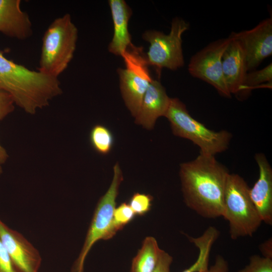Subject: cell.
Segmentation results:
<instances>
[{
  "label": "cell",
  "mask_w": 272,
  "mask_h": 272,
  "mask_svg": "<svg viewBox=\"0 0 272 272\" xmlns=\"http://www.w3.org/2000/svg\"><path fill=\"white\" fill-rule=\"evenodd\" d=\"M262 256L272 259V239L269 238L259 245Z\"/></svg>",
  "instance_id": "obj_28"
},
{
  "label": "cell",
  "mask_w": 272,
  "mask_h": 272,
  "mask_svg": "<svg viewBox=\"0 0 272 272\" xmlns=\"http://www.w3.org/2000/svg\"><path fill=\"white\" fill-rule=\"evenodd\" d=\"M220 235L215 227H208L199 237H188L190 242L198 248L199 253L196 260L188 268L181 272H200L207 269L212 247Z\"/></svg>",
  "instance_id": "obj_17"
},
{
  "label": "cell",
  "mask_w": 272,
  "mask_h": 272,
  "mask_svg": "<svg viewBox=\"0 0 272 272\" xmlns=\"http://www.w3.org/2000/svg\"><path fill=\"white\" fill-rule=\"evenodd\" d=\"M229 269V264L227 261L223 256L218 255L216 257L214 264L207 269L200 272H228Z\"/></svg>",
  "instance_id": "obj_27"
},
{
  "label": "cell",
  "mask_w": 272,
  "mask_h": 272,
  "mask_svg": "<svg viewBox=\"0 0 272 272\" xmlns=\"http://www.w3.org/2000/svg\"><path fill=\"white\" fill-rule=\"evenodd\" d=\"M89 140L94 150L101 155H107L114 145V137L110 130L102 124H96L91 129Z\"/></svg>",
  "instance_id": "obj_19"
},
{
  "label": "cell",
  "mask_w": 272,
  "mask_h": 272,
  "mask_svg": "<svg viewBox=\"0 0 272 272\" xmlns=\"http://www.w3.org/2000/svg\"><path fill=\"white\" fill-rule=\"evenodd\" d=\"M0 240L17 272H38L41 263L39 251L20 232L0 219Z\"/></svg>",
  "instance_id": "obj_11"
},
{
  "label": "cell",
  "mask_w": 272,
  "mask_h": 272,
  "mask_svg": "<svg viewBox=\"0 0 272 272\" xmlns=\"http://www.w3.org/2000/svg\"><path fill=\"white\" fill-rule=\"evenodd\" d=\"M135 215L128 203L122 202L115 207L110 229L106 240L112 238L120 230L132 221Z\"/></svg>",
  "instance_id": "obj_20"
},
{
  "label": "cell",
  "mask_w": 272,
  "mask_h": 272,
  "mask_svg": "<svg viewBox=\"0 0 272 272\" xmlns=\"http://www.w3.org/2000/svg\"><path fill=\"white\" fill-rule=\"evenodd\" d=\"M14 101L10 95L0 91V121L14 111Z\"/></svg>",
  "instance_id": "obj_24"
},
{
  "label": "cell",
  "mask_w": 272,
  "mask_h": 272,
  "mask_svg": "<svg viewBox=\"0 0 272 272\" xmlns=\"http://www.w3.org/2000/svg\"><path fill=\"white\" fill-rule=\"evenodd\" d=\"M113 173L108 189L97 204L83 247L71 272H83L85 260L94 244L99 240H106L116 207L119 187L123 180L122 171L117 163L113 167Z\"/></svg>",
  "instance_id": "obj_8"
},
{
  "label": "cell",
  "mask_w": 272,
  "mask_h": 272,
  "mask_svg": "<svg viewBox=\"0 0 272 272\" xmlns=\"http://www.w3.org/2000/svg\"><path fill=\"white\" fill-rule=\"evenodd\" d=\"M0 272H17L6 249L0 240Z\"/></svg>",
  "instance_id": "obj_25"
},
{
  "label": "cell",
  "mask_w": 272,
  "mask_h": 272,
  "mask_svg": "<svg viewBox=\"0 0 272 272\" xmlns=\"http://www.w3.org/2000/svg\"><path fill=\"white\" fill-rule=\"evenodd\" d=\"M9 157L6 150L0 144V165L4 164Z\"/></svg>",
  "instance_id": "obj_29"
},
{
  "label": "cell",
  "mask_w": 272,
  "mask_h": 272,
  "mask_svg": "<svg viewBox=\"0 0 272 272\" xmlns=\"http://www.w3.org/2000/svg\"><path fill=\"white\" fill-rule=\"evenodd\" d=\"M272 65L271 63L258 71L248 72L242 88L241 93H249L251 90L262 85L264 83L271 85Z\"/></svg>",
  "instance_id": "obj_21"
},
{
  "label": "cell",
  "mask_w": 272,
  "mask_h": 272,
  "mask_svg": "<svg viewBox=\"0 0 272 272\" xmlns=\"http://www.w3.org/2000/svg\"><path fill=\"white\" fill-rule=\"evenodd\" d=\"M229 173L215 156L200 153L194 160L182 163L179 175L186 205L205 218L222 217Z\"/></svg>",
  "instance_id": "obj_1"
},
{
  "label": "cell",
  "mask_w": 272,
  "mask_h": 272,
  "mask_svg": "<svg viewBox=\"0 0 272 272\" xmlns=\"http://www.w3.org/2000/svg\"><path fill=\"white\" fill-rule=\"evenodd\" d=\"M169 121L173 134L191 141L200 149V153L215 156L225 151L231 139L226 130H212L193 118L179 99H170L164 116Z\"/></svg>",
  "instance_id": "obj_5"
},
{
  "label": "cell",
  "mask_w": 272,
  "mask_h": 272,
  "mask_svg": "<svg viewBox=\"0 0 272 272\" xmlns=\"http://www.w3.org/2000/svg\"><path fill=\"white\" fill-rule=\"evenodd\" d=\"M162 251L155 238L147 237L132 260L130 272H153Z\"/></svg>",
  "instance_id": "obj_18"
},
{
  "label": "cell",
  "mask_w": 272,
  "mask_h": 272,
  "mask_svg": "<svg viewBox=\"0 0 272 272\" xmlns=\"http://www.w3.org/2000/svg\"><path fill=\"white\" fill-rule=\"evenodd\" d=\"M125 67L119 68L120 90L127 109L135 117L151 82V77L146 54L141 47L133 44L122 56Z\"/></svg>",
  "instance_id": "obj_7"
},
{
  "label": "cell",
  "mask_w": 272,
  "mask_h": 272,
  "mask_svg": "<svg viewBox=\"0 0 272 272\" xmlns=\"http://www.w3.org/2000/svg\"><path fill=\"white\" fill-rule=\"evenodd\" d=\"M249 187L237 174L229 173L226 183L223 217L227 221L230 238L252 236L262 221L251 199Z\"/></svg>",
  "instance_id": "obj_4"
},
{
  "label": "cell",
  "mask_w": 272,
  "mask_h": 272,
  "mask_svg": "<svg viewBox=\"0 0 272 272\" xmlns=\"http://www.w3.org/2000/svg\"><path fill=\"white\" fill-rule=\"evenodd\" d=\"M153 196L149 194L135 192L128 203L135 215L144 216L151 209Z\"/></svg>",
  "instance_id": "obj_22"
},
{
  "label": "cell",
  "mask_w": 272,
  "mask_h": 272,
  "mask_svg": "<svg viewBox=\"0 0 272 272\" xmlns=\"http://www.w3.org/2000/svg\"><path fill=\"white\" fill-rule=\"evenodd\" d=\"M229 37L231 41L222 56L223 76L230 94H241L248 72L246 61L240 43Z\"/></svg>",
  "instance_id": "obj_15"
},
{
  "label": "cell",
  "mask_w": 272,
  "mask_h": 272,
  "mask_svg": "<svg viewBox=\"0 0 272 272\" xmlns=\"http://www.w3.org/2000/svg\"><path fill=\"white\" fill-rule=\"evenodd\" d=\"M20 0H0V32L19 40L32 34V26L28 15L20 7Z\"/></svg>",
  "instance_id": "obj_14"
},
{
  "label": "cell",
  "mask_w": 272,
  "mask_h": 272,
  "mask_svg": "<svg viewBox=\"0 0 272 272\" xmlns=\"http://www.w3.org/2000/svg\"><path fill=\"white\" fill-rule=\"evenodd\" d=\"M189 27V24L183 19L176 17L171 22L170 32L149 30L142 35L143 39L150 44L146 59L149 65L159 71L163 68L176 71L184 63L182 51V36Z\"/></svg>",
  "instance_id": "obj_6"
},
{
  "label": "cell",
  "mask_w": 272,
  "mask_h": 272,
  "mask_svg": "<svg viewBox=\"0 0 272 272\" xmlns=\"http://www.w3.org/2000/svg\"><path fill=\"white\" fill-rule=\"evenodd\" d=\"M229 36L241 46L248 72L253 71L272 54L271 18L262 20L251 29L232 32Z\"/></svg>",
  "instance_id": "obj_10"
},
{
  "label": "cell",
  "mask_w": 272,
  "mask_h": 272,
  "mask_svg": "<svg viewBox=\"0 0 272 272\" xmlns=\"http://www.w3.org/2000/svg\"><path fill=\"white\" fill-rule=\"evenodd\" d=\"M2 173H3V169L1 166L0 165V175L2 174Z\"/></svg>",
  "instance_id": "obj_30"
},
{
  "label": "cell",
  "mask_w": 272,
  "mask_h": 272,
  "mask_svg": "<svg viewBox=\"0 0 272 272\" xmlns=\"http://www.w3.org/2000/svg\"><path fill=\"white\" fill-rule=\"evenodd\" d=\"M172 261L173 257L162 250L158 263L153 272H170V266Z\"/></svg>",
  "instance_id": "obj_26"
},
{
  "label": "cell",
  "mask_w": 272,
  "mask_h": 272,
  "mask_svg": "<svg viewBox=\"0 0 272 272\" xmlns=\"http://www.w3.org/2000/svg\"><path fill=\"white\" fill-rule=\"evenodd\" d=\"M0 91L8 93L15 104L34 114L48 106L62 90L58 78L17 64L0 52Z\"/></svg>",
  "instance_id": "obj_2"
},
{
  "label": "cell",
  "mask_w": 272,
  "mask_h": 272,
  "mask_svg": "<svg viewBox=\"0 0 272 272\" xmlns=\"http://www.w3.org/2000/svg\"><path fill=\"white\" fill-rule=\"evenodd\" d=\"M113 23L114 31L111 41L108 45V51L121 56L133 44L128 31V22L132 10L123 0H109Z\"/></svg>",
  "instance_id": "obj_16"
},
{
  "label": "cell",
  "mask_w": 272,
  "mask_h": 272,
  "mask_svg": "<svg viewBox=\"0 0 272 272\" xmlns=\"http://www.w3.org/2000/svg\"><path fill=\"white\" fill-rule=\"evenodd\" d=\"M78 32L69 14L54 19L42 37L38 70L58 78L73 58Z\"/></svg>",
  "instance_id": "obj_3"
},
{
  "label": "cell",
  "mask_w": 272,
  "mask_h": 272,
  "mask_svg": "<svg viewBox=\"0 0 272 272\" xmlns=\"http://www.w3.org/2000/svg\"><path fill=\"white\" fill-rule=\"evenodd\" d=\"M255 159L259 168V176L253 187L249 188V194L262 222L271 226L272 169L263 154H257Z\"/></svg>",
  "instance_id": "obj_12"
},
{
  "label": "cell",
  "mask_w": 272,
  "mask_h": 272,
  "mask_svg": "<svg viewBox=\"0 0 272 272\" xmlns=\"http://www.w3.org/2000/svg\"><path fill=\"white\" fill-rule=\"evenodd\" d=\"M170 99L160 82L153 79L135 117V122L147 129H152L157 119L160 116H164Z\"/></svg>",
  "instance_id": "obj_13"
},
{
  "label": "cell",
  "mask_w": 272,
  "mask_h": 272,
  "mask_svg": "<svg viewBox=\"0 0 272 272\" xmlns=\"http://www.w3.org/2000/svg\"><path fill=\"white\" fill-rule=\"evenodd\" d=\"M238 272H272V259L254 254L249 262Z\"/></svg>",
  "instance_id": "obj_23"
},
{
  "label": "cell",
  "mask_w": 272,
  "mask_h": 272,
  "mask_svg": "<svg viewBox=\"0 0 272 272\" xmlns=\"http://www.w3.org/2000/svg\"><path fill=\"white\" fill-rule=\"evenodd\" d=\"M231 38H222L212 42L194 54L190 58L188 71L193 77L214 87L219 93L230 97L223 74L222 56Z\"/></svg>",
  "instance_id": "obj_9"
}]
</instances>
